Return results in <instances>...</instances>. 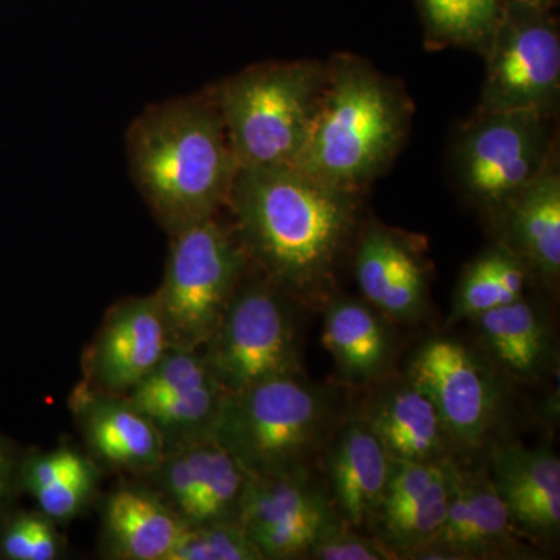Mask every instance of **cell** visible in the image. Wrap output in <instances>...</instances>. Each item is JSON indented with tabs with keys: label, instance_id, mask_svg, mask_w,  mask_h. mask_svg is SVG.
<instances>
[{
	"label": "cell",
	"instance_id": "obj_1",
	"mask_svg": "<svg viewBox=\"0 0 560 560\" xmlns=\"http://www.w3.org/2000/svg\"><path fill=\"white\" fill-rule=\"evenodd\" d=\"M228 208L246 256L296 305L324 307L360 219V194L298 167L238 171Z\"/></svg>",
	"mask_w": 560,
	"mask_h": 560
},
{
	"label": "cell",
	"instance_id": "obj_2",
	"mask_svg": "<svg viewBox=\"0 0 560 560\" xmlns=\"http://www.w3.org/2000/svg\"><path fill=\"white\" fill-rule=\"evenodd\" d=\"M136 186L168 234L220 215L237 178V158L210 92L143 110L128 131Z\"/></svg>",
	"mask_w": 560,
	"mask_h": 560
},
{
	"label": "cell",
	"instance_id": "obj_3",
	"mask_svg": "<svg viewBox=\"0 0 560 560\" xmlns=\"http://www.w3.org/2000/svg\"><path fill=\"white\" fill-rule=\"evenodd\" d=\"M294 167L361 194L393 164L410 131L411 101L355 55H334Z\"/></svg>",
	"mask_w": 560,
	"mask_h": 560
},
{
	"label": "cell",
	"instance_id": "obj_4",
	"mask_svg": "<svg viewBox=\"0 0 560 560\" xmlns=\"http://www.w3.org/2000/svg\"><path fill=\"white\" fill-rule=\"evenodd\" d=\"M338 425L334 394L293 374L226 394L210 436L250 477H271L311 470Z\"/></svg>",
	"mask_w": 560,
	"mask_h": 560
},
{
	"label": "cell",
	"instance_id": "obj_5",
	"mask_svg": "<svg viewBox=\"0 0 560 560\" xmlns=\"http://www.w3.org/2000/svg\"><path fill=\"white\" fill-rule=\"evenodd\" d=\"M326 62H267L209 91L241 171L294 167L318 109Z\"/></svg>",
	"mask_w": 560,
	"mask_h": 560
},
{
	"label": "cell",
	"instance_id": "obj_6",
	"mask_svg": "<svg viewBox=\"0 0 560 560\" xmlns=\"http://www.w3.org/2000/svg\"><path fill=\"white\" fill-rule=\"evenodd\" d=\"M171 237L164 279L156 290L168 345L200 350L223 319L250 261L234 226L219 215Z\"/></svg>",
	"mask_w": 560,
	"mask_h": 560
},
{
	"label": "cell",
	"instance_id": "obj_7",
	"mask_svg": "<svg viewBox=\"0 0 560 560\" xmlns=\"http://www.w3.org/2000/svg\"><path fill=\"white\" fill-rule=\"evenodd\" d=\"M293 301L250 265L223 319L200 349L226 394L302 374Z\"/></svg>",
	"mask_w": 560,
	"mask_h": 560
},
{
	"label": "cell",
	"instance_id": "obj_8",
	"mask_svg": "<svg viewBox=\"0 0 560 560\" xmlns=\"http://www.w3.org/2000/svg\"><path fill=\"white\" fill-rule=\"evenodd\" d=\"M556 156L555 117L536 110H477L456 136L453 168L466 197L495 217Z\"/></svg>",
	"mask_w": 560,
	"mask_h": 560
},
{
	"label": "cell",
	"instance_id": "obj_9",
	"mask_svg": "<svg viewBox=\"0 0 560 560\" xmlns=\"http://www.w3.org/2000/svg\"><path fill=\"white\" fill-rule=\"evenodd\" d=\"M552 10L504 0L485 54L477 110H536L556 117L560 98V32Z\"/></svg>",
	"mask_w": 560,
	"mask_h": 560
},
{
	"label": "cell",
	"instance_id": "obj_10",
	"mask_svg": "<svg viewBox=\"0 0 560 560\" xmlns=\"http://www.w3.org/2000/svg\"><path fill=\"white\" fill-rule=\"evenodd\" d=\"M337 521L329 493L311 470L250 477L237 515L261 558L272 560L307 558Z\"/></svg>",
	"mask_w": 560,
	"mask_h": 560
},
{
	"label": "cell",
	"instance_id": "obj_11",
	"mask_svg": "<svg viewBox=\"0 0 560 560\" xmlns=\"http://www.w3.org/2000/svg\"><path fill=\"white\" fill-rule=\"evenodd\" d=\"M408 381L433 401L453 447L482 444L499 411V394L488 368L467 346L430 338L415 353Z\"/></svg>",
	"mask_w": 560,
	"mask_h": 560
},
{
	"label": "cell",
	"instance_id": "obj_12",
	"mask_svg": "<svg viewBox=\"0 0 560 560\" xmlns=\"http://www.w3.org/2000/svg\"><path fill=\"white\" fill-rule=\"evenodd\" d=\"M171 349L156 291L127 298L106 312L84 350L83 382L114 396H127Z\"/></svg>",
	"mask_w": 560,
	"mask_h": 560
},
{
	"label": "cell",
	"instance_id": "obj_13",
	"mask_svg": "<svg viewBox=\"0 0 560 560\" xmlns=\"http://www.w3.org/2000/svg\"><path fill=\"white\" fill-rule=\"evenodd\" d=\"M69 408L91 458L101 466L145 478L167 452L160 430L127 397L81 381L70 393Z\"/></svg>",
	"mask_w": 560,
	"mask_h": 560
},
{
	"label": "cell",
	"instance_id": "obj_14",
	"mask_svg": "<svg viewBox=\"0 0 560 560\" xmlns=\"http://www.w3.org/2000/svg\"><path fill=\"white\" fill-rule=\"evenodd\" d=\"M353 272L364 301L388 318L416 319L429 301V265L407 235L371 221L361 228Z\"/></svg>",
	"mask_w": 560,
	"mask_h": 560
},
{
	"label": "cell",
	"instance_id": "obj_15",
	"mask_svg": "<svg viewBox=\"0 0 560 560\" xmlns=\"http://www.w3.org/2000/svg\"><path fill=\"white\" fill-rule=\"evenodd\" d=\"M514 525L492 478L467 474L455 464L447 517L419 559H480L506 555L515 547Z\"/></svg>",
	"mask_w": 560,
	"mask_h": 560
},
{
	"label": "cell",
	"instance_id": "obj_16",
	"mask_svg": "<svg viewBox=\"0 0 560 560\" xmlns=\"http://www.w3.org/2000/svg\"><path fill=\"white\" fill-rule=\"evenodd\" d=\"M329 497L342 523L372 528L381 510L393 460L364 419L337 427L324 448Z\"/></svg>",
	"mask_w": 560,
	"mask_h": 560
},
{
	"label": "cell",
	"instance_id": "obj_17",
	"mask_svg": "<svg viewBox=\"0 0 560 560\" xmlns=\"http://www.w3.org/2000/svg\"><path fill=\"white\" fill-rule=\"evenodd\" d=\"M492 482L515 530L555 537L560 528V460L548 448L501 445L492 453Z\"/></svg>",
	"mask_w": 560,
	"mask_h": 560
},
{
	"label": "cell",
	"instance_id": "obj_18",
	"mask_svg": "<svg viewBox=\"0 0 560 560\" xmlns=\"http://www.w3.org/2000/svg\"><path fill=\"white\" fill-rule=\"evenodd\" d=\"M501 228L500 242L514 250L530 275L556 283L560 276L559 158L511 198L493 217Z\"/></svg>",
	"mask_w": 560,
	"mask_h": 560
},
{
	"label": "cell",
	"instance_id": "obj_19",
	"mask_svg": "<svg viewBox=\"0 0 560 560\" xmlns=\"http://www.w3.org/2000/svg\"><path fill=\"white\" fill-rule=\"evenodd\" d=\"M186 523L156 490L120 486L105 501L102 555L113 560H168Z\"/></svg>",
	"mask_w": 560,
	"mask_h": 560
},
{
	"label": "cell",
	"instance_id": "obj_20",
	"mask_svg": "<svg viewBox=\"0 0 560 560\" xmlns=\"http://www.w3.org/2000/svg\"><path fill=\"white\" fill-rule=\"evenodd\" d=\"M363 419L393 463H434L453 448L433 401L408 378L378 396Z\"/></svg>",
	"mask_w": 560,
	"mask_h": 560
},
{
	"label": "cell",
	"instance_id": "obj_21",
	"mask_svg": "<svg viewBox=\"0 0 560 560\" xmlns=\"http://www.w3.org/2000/svg\"><path fill=\"white\" fill-rule=\"evenodd\" d=\"M323 345L350 382H370L386 370L393 338L382 313L368 302L331 298L324 305Z\"/></svg>",
	"mask_w": 560,
	"mask_h": 560
},
{
	"label": "cell",
	"instance_id": "obj_22",
	"mask_svg": "<svg viewBox=\"0 0 560 560\" xmlns=\"http://www.w3.org/2000/svg\"><path fill=\"white\" fill-rule=\"evenodd\" d=\"M474 320L485 349L504 374L515 381H533L544 372L550 357V330L525 298L482 313Z\"/></svg>",
	"mask_w": 560,
	"mask_h": 560
},
{
	"label": "cell",
	"instance_id": "obj_23",
	"mask_svg": "<svg viewBox=\"0 0 560 560\" xmlns=\"http://www.w3.org/2000/svg\"><path fill=\"white\" fill-rule=\"evenodd\" d=\"M529 275L528 265L504 243L499 241L482 250L460 275L452 323L474 319L492 308L522 300Z\"/></svg>",
	"mask_w": 560,
	"mask_h": 560
},
{
	"label": "cell",
	"instance_id": "obj_24",
	"mask_svg": "<svg viewBox=\"0 0 560 560\" xmlns=\"http://www.w3.org/2000/svg\"><path fill=\"white\" fill-rule=\"evenodd\" d=\"M504 0H419L429 49H469L485 57Z\"/></svg>",
	"mask_w": 560,
	"mask_h": 560
},
{
	"label": "cell",
	"instance_id": "obj_25",
	"mask_svg": "<svg viewBox=\"0 0 560 560\" xmlns=\"http://www.w3.org/2000/svg\"><path fill=\"white\" fill-rule=\"evenodd\" d=\"M453 471L455 463L448 459L444 474L422 495L396 514L374 523L372 528H378V539L389 545L396 555H415L436 539L447 517Z\"/></svg>",
	"mask_w": 560,
	"mask_h": 560
},
{
	"label": "cell",
	"instance_id": "obj_26",
	"mask_svg": "<svg viewBox=\"0 0 560 560\" xmlns=\"http://www.w3.org/2000/svg\"><path fill=\"white\" fill-rule=\"evenodd\" d=\"M249 478L241 463L212 438L200 492L187 522H237Z\"/></svg>",
	"mask_w": 560,
	"mask_h": 560
},
{
	"label": "cell",
	"instance_id": "obj_27",
	"mask_svg": "<svg viewBox=\"0 0 560 560\" xmlns=\"http://www.w3.org/2000/svg\"><path fill=\"white\" fill-rule=\"evenodd\" d=\"M210 383L219 382L210 372L200 350L171 348L158 366L124 397H127L135 407H143L151 401L202 388Z\"/></svg>",
	"mask_w": 560,
	"mask_h": 560
},
{
	"label": "cell",
	"instance_id": "obj_28",
	"mask_svg": "<svg viewBox=\"0 0 560 560\" xmlns=\"http://www.w3.org/2000/svg\"><path fill=\"white\" fill-rule=\"evenodd\" d=\"M58 523L38 511L7 512L0 521V559L57 560L65 552Z\"/></svg>",
	"mask_w": 560,
	"mask_h": 560
},
{
	"label": "cell",
	"instance_id": "obj_29",
	"mask_svg": "<svg viewBox=\"0 0 560 560\" xmlns=\"http://www.w3.org/2000/svg\"><path fill=\"white\" fill-rule=\"evenodd\" d=\"M168 560L264 559L237 522H187Z\"/></svg>",
	"mask_w": 560,
	"mask_h": 560
},
{
	"label": "cell",
	"instance_id": "obj_30",
	"mask_svg": "<svg viewBox=\"0 0 560 560\" xmlns=\"http://www.w3.org/2000/svg\"><path fill=\"white\" fill-rule=\"evenodd\" d=\"M98 467L91 456L84 455L72 445H61L49 452H35L22 455L18 485L20 492L33 493L55 482L68 480Z\"/></svg>",
	"mask_w": 560,
	"mask_h": 560
},
{
	"label": "cell",
	"instance_id": "obj_31",
	"mask_svg": "<svg viewBox=\"0 0 560 560\" xmlns=\"http://www.w3.org/2000/svg\"><path fill=\"white\" fill-rule=\"evenodd\" d=\"M307 559L315 560H390L396 551L378 537L350 528L341 521L334 523L313 545Z\"/></svg>",
	"mask_w": 560,
	"mask_h": 560
},
{
	"label": "cell",
	"instance_id": "obj_32",
	"mask_svg": "<svg viewBox=\"0 0 560 560\" xmlns=\"http://www.w3.org/2000/svg\"><path fill=\"white\" fill-rule=\"evenodd\" d=\"M101 470L98 467L77 477L55 482L49 488L33 493L40 512L58 525H65L79 517L97 492Z\"/></svg>",
	"mask_w": 560,
	"mask_h": 560
},
{
	"label": "cell",
	"instance_id": "obj_33",
	"mask_svg": "<svg viewBox=\"0 0 560 560\" xmlns=\"http://www.w3.org/2000/svg\"><path fill=\"white\" fill-rule=\"evenodd\" d=\"M21 456L16 445L0 433V521L11 510L14 493L20 492L18 470Z\"/></svg>",
	"mask_w": 560,
	"mask_h": 560
},
{
	"label": "cell",
	"instance_id": "obj_34",
	"mask_svg": "<svg viewBox=\"0 0 560 560\" xmlns=\"http://www.w3.org/2000/svg\"><path fill=\"white\" fill-rule=\"evenodd\" d=\"M518 2L529 3V5L540 7L545 10H552L558 5V0H518Z\"/></svg>",
	"mask_w": 560,
	"mask_h": 560
}]
</instances>
